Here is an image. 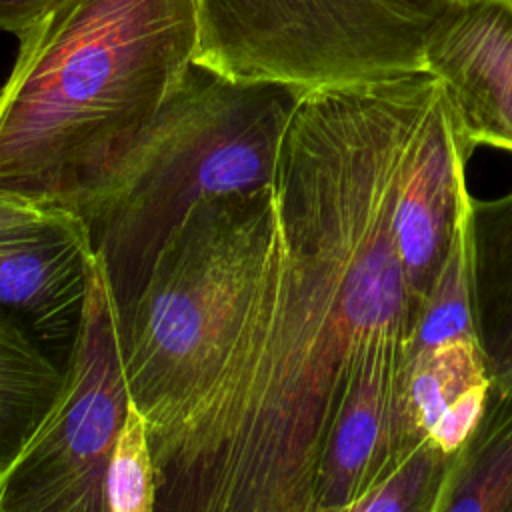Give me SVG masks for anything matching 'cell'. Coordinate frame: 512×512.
<instances>
[{
	"label": "cell",
	"mask_w": 512,
	"mask_h": 512,
	"mask_svg": "<svg viewBox=\"0 0 512 512\" xmlns=\"http://www.w3.org/2000/svg\"><path fill=\"white\" fill-rule=\"evenodd\" d=\"M62 2L64 0H0V30L18 38Z\"/></svg>",
	"instance_id": "cell-17"
},
{
	"label": "cell",
	"mask_w": 512,
	"mask_h": 512,
	"mask_svg": "<svg viewBox=\"0 0 512 512\" xmlns=\"http://www.w3.org/2000/svg\"><path fill=\"white\" fill-rule=\"evenodd\" d=\"M450 0H196L194 64L300 90L424 70Z\"/></svg>",
	"instance_id": "cell-5"
},
{
	"label": "cell",
	"mask_w": 512,
	"mask_h": 512,
	"mask_svg": "<svg viewBox=\"0 0 512 512\" xmlns=\"http://www.w3.org/2000/svg\"><path fill=\"white\" fill-rule=\"evenodd\" d=\"M196 0H64L0 88V192L78 214L194 62Z\"/></svg>",
	"instance_id": "cell-2"
},
{
	"label": "cell",
	"mask_w": 512,
	"mask_h": 512,
	"mask_svg": "<svg viewBox=\"0 0 512 512\" xmlns=\"http://www.w3.org/2000/svg\"><path fill=\"white\" fill-rule=\"evenodd\" d=\"M64 368L38 346L32 330L0 304V480L52 410Z\"/></svg>",
	"instance_id": "cell-13"
},
{
	"label": "cell",
	"mask_w": 512,
	"mask_h": 512,
	"mask_svg": "<svg viewBox=\"0 0 512 512\" xmlns=\"http://www.w3.org/2000/svg\"><path fill=\"white\" fill-rule=\"evenodd\" d=\"M408 348L410 338L390 336L362 356L324 444L314 512H352L428 434L410 392Z\"/></svg>",
	"instance_id": "cell-7"
},
{
	"label": "cell",
	"mask_w": 512,
	"mask_h": 512,
	"mask_svg": "<svg viewBox=\"0 0 512 512\" xmlns=\"http://www.w3.org/2000/svg\"><path fill=\"white\" fill-rule=\"evenodd\" d=\"M60 210H64V208H52V206L38 204L30 198H24L18 194L0 192V230L36 224V222L52 218Z\"/></svg>",
	"instance_id": "cell-18"
},
{
	"label": "cell",
	"mask_w": 512,
	"mask_h": 512,
	"mask_svg": "<svg viewBox=\"0 0 512 512\" xmlns=\"http://www.w3.org/2000/svg\"><path fill=\"white\" fill-rule=\"evenodd\" d=\"M454 454L426 434L352 512H440Z\"/></svg>",
	"instance_id": "cell-15"
},
{
	"label": "cell",
	"mask_w": 512,
	"mask_h": 512,
	"mask_svg": "<svg viewBox=\"0 0 512 512\" xmlns=\"http://www.w3.org/2000/svg\"><path fill=\"white\" fill-rule=\"evenodd\" d=\"M96 254L80 214L0 230V304L36 338L76 336Z\"/></svg>",
	"instance_id": "cell-10"
},
{
	"label": "cell",
	"mask_w": 512,
	"mask_h": 512,
	"mask_svg": "<svg viewBox=\"0 0 512 512\" xmlns=\"http://www.w3.org/2000/svg\"><path fill=\"white\" fill-rule=\"evenodd\" d=\"M422 58L466 142L512 152V6L450 0L426 34Z\"/></svg>",
	"instance_id": "cell-9"
},
{
	"label": "cell",
	"mask_w": 512,
	"mask_h": 512,
	"mask_svg": "<svg viewBox=\"0 0 512 512\" xmlns=\"http://www.w3.org/2000/svg\"><path fill=\"white\" fill-rule=\"evenodd\" d=\"M506 2H508V4H510V6H512V0H506Z\"/></svg>",
	"instance_id": "cell-19"
},
{
	"label": "cell",
	"mask_w": 512,
	"mask_h": 512,
	"mask_svg": "<svg viewBox=\"0 0 512 512\" xmlns=\"http://www.w3.org/2000/svg\"><path fill=\"white\" fill-rule=\"evenodd\" d=\"M276 234L274 188L206 196L160 248L122 332L132 402L164 426L220 362Z\"/></svg>",
	"instance_id": "cell-4"
},
{
	"label": "cell",
	"mask_w": 512,
	"mask_h": 512,
	"mask_svg": "<svg viewBox=\"0 0 512 512\" xmlns=\"http://www.w3.org/2000/svg\"><path fill=\"white\" fill-rule=\"evenodd\" d=\"M408 382L424 430L456 452L492 390L476 334L408 348Z\"/></svg>",
	"instance_id": "cell-12"
},
{
	"label": "cell",
	"mask_w": 512,
	"mask_h": 512,
	"mask_svg": "<svg viewBox=\"0 0 512 512\" xmlns=\"http://www.w3.org/2000/svg\"><path fill=\"white\" fill-rule=\"evenodd\" d=\"M468 272L474 334L492 392L512 394V190L468 204Z\"/></svg>",
	"instance_id": "cell-11"
},
{
	"label": "cell",
	"mask_w": 512,
	"mask_h": 512,
	"mask_svg": "<svg viewBox=\"0 0 512 512\" xmlns=\"http://www.w3.org/2000/svg\"><path fill=\"white\" fill-rule=\"evenodd\" d=\"M304 90L240 82L192 62L140 138L80 204L120 334L166 238L206 196L274 188Z\"/></svg>",
	"instance_id": "cell-3"
},
{
	"label": "cell",
	"mask_w": 512,
	"mask_h": 512,
	"mask_svg": "<svg viewBox=\"0 0 512 512\" xmlns=\"http://www.w3.org/2000/svg\"><path fill=\"white\" fill-rule=\"evenodd\" d=\"M440 512H512V394L490 390L454 464Z\"/></svg>",
	"instance_id": "cell-14"
},
{
	"label": "cell",
	"mask_w": 512,
	"mask_h": 512,
	"mask_svg": "<svg viewBox=\"0 0 512 512\" xmlns=\"http://www.w3.org/2000/svg\"><path fill=\"white\" fill-rule=\"evenodd\" d=\"M130 404L118 312L96 258L62 390L0 480V512H106V466Z\"/></svg>",
	"instance_id": "cell-6"
},
{
	"label": "cell",
	"mask_w": 512,
	"mask_h": 512,
	"mask_svg": "<svg viewBox=\"0 0 512 512\" xmlns=\"http://www.w3.org/2000/svg\"><path fill=\"white\" fill-rule=\"evenodd\" d=\"M106 512H156L158 472L148 422L132 402L104 476Z\"/></svg>",
	"instance_id": "cell-16"
},
{
	"label": "cell",
	"mask_w": 512,
	"mask_h": 512,
	"mask_svg": "<svg viewBox=\"0 0 512 512\" xmlns=\"http://www.w3.org/2000/svg\"><path fill=\"white\" fill-rule=\"evenodd\" d=\"M472 152L440 84L408 140L394 206L396 246L418 314L466 214Z\"/></svg>",
	"instance_id": "cell-8"
},
{
	"label": "cell",
	"mask_w": 512,
	"mask_h": 512,
	"mask_svg": "<svg viewBox=\"0 0 512 512\" xmlns=\"http://www.w3.org/2000/svg\"><path fill=\"white\" fill-rule=\"evenodd\" d=\"M438 86L412 70L300 96L258 288L220 362L150 432L156 512H314L354 370L376 342L412 340L418 310L394 206L408 140Z\"/></svg>",
	"instance_id": "cell-1"
}]
</instances>
